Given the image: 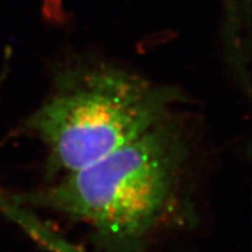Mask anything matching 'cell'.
<instances>
[{
    "label": "cell",
    "mask_w": 252,
    "mask_h": 252,
    "mask_svg": "<svg viewBox=\"0 0 252 252\" xmlns=\"http://www.w3.org/2000/svg\"><path fill=\"white\" fill-rule=\"evenodd\" d=\"M190 149L173 118L21 196L84 225L104 252H139L185 206Z\"/></svg>",
    "instance_id": "cell-1"
},
{
    "label": "cell",
    "mask_w": 252,
    "mask_h": 252,
    "mask_svg": "<svg viewBox=\"0 0 252 252\" xmlns=\"http://www.w3.org/2000/svg\"><path fill=\"white\" fill-rule=\"evenodd\" d=\"M179 100L172 87L112 65L83 64L60 72L25 126L45 149L47 173L59 178L173 118Z\"/></svg>",
    "instance_id": "cell-2"
}]
</instances>
